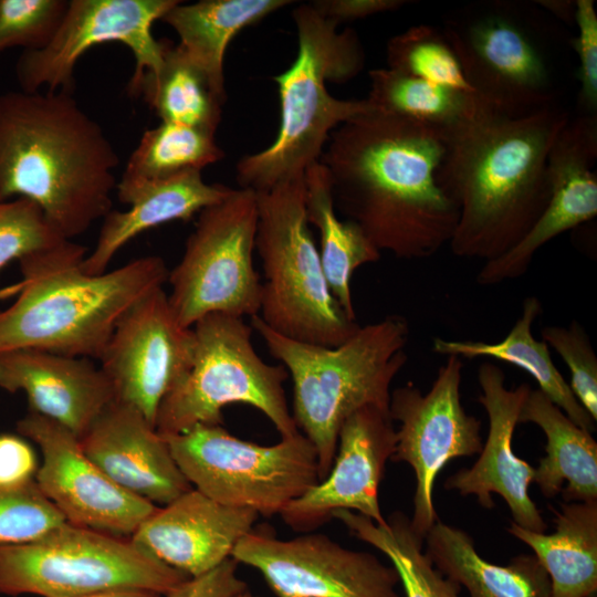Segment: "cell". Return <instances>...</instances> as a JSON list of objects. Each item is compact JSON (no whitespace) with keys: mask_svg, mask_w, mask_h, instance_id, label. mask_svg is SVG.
<instances>
[{"mask_svg":"<svg viewBox=\"0 0 597 597\" xmlns=\"http://www.w3.org/2000/svg\"><path fill=\"white\" fill-rule=\"evenodd\" d=\"M443 151V130L370 106L332 132L320 163L336 212L380 252L419 260L449 244L458 223L437 181Z\"/></svg>","mask_w":597,"mask_h":597,"instance_id":"obj_1","label":"cell"},{"mask_svg":"<svg viewBox=\"0 0 597 597\" xmlns=\"http://www.w3.org/2000/svg\"><path fill=\"white\" fill-rule=\"evenodd\" d=\"M569 118L558 104L512 113L479 98L443 130L436 176L459 213L454 255L488 262L530 231L549 200L548 156Z\"/></svg>","mask_w":597,"mask_h":597,"instance_id":"obj_2","label":"cell"},{"mask_svg":"<svg viewBox=\"0 0 597 597\" xmlns=\"http://www.w3.org/2000/svg\"><path fill=\"white\" fill-rule=\"evenodd\" d=\"M118 163L104 129L73 94L0 95V199L31 200L63 239L113 209Z\"/></svg>","mask_w":597,"mask_h":597,"instance_id":"obj_3","label":"cell"},{"mask_svg":"<svg viewBox=\"0 0 597 597\" xmlns=\"http://www.w3.org/2000/svg\"><path fill=\"white\" fill-rule=\"evenodd\" d=\"M87 249L73 240L19 261L21 279L0 289V354L36 349L98 359L122 316L149 292L164 287L169 270L157 255L115 270L82 269Z\"/></svg>","mask_w":597,"mask_h":597,"instance_id":"obj_4","label":"cell"},{"mask_svg":"<svg viewBox=\"0 0 597 597\" xmlns=\"http://www.w3.org/2000/svg\"><path fill=\"white\" fill-rule=\"evenodd\" d=\"M292 13L297 54L286 71L273 77L280 97L277 135L269 147L243 156L235 165L240 188L256 193L303 176L320 161L332 132L370 108L366 98H336L326 86L327 81L348 82L364 69L365 52L357 33L338 31L339 24L310 2Z\"/></svg>","mask_w":597,"mask_h":597,"instance_id":"obj_5","label":"cell"},{"mask_svg":"<svg viewBox=\"0 0 597 597\" xmlns=\"http://www.w3.org/2000/svg\"><path fill=\"white\" fill-rule=\"evenodd\" d=\"M250 324L292 379V417L315 448L322 480L334 461L344 421L368 405L389 408L391 384L408 362L407 320L388 315L359 326L336 347L282 336L258 315Z\"/></svg>","mask_w":597,"mask_h":597,"instance_id":"obj_6","label":"cell"},{"mask_svg":"<svg viewBox=\"0 0 597 597\" xmlns=\"http://www.w3.org/2000/svg\"><path fill=\"white\" fill-rule=\"evenodd\" d=\"M261 260L259 317L282 336L336 347L360 325L333 297L305 211L304 175L256 193Z\"/></svg>","mask_w":597,"mask_h":597,"instance_id":"obj_7","label":"cell"},{"mask_svg":"<svg viewBox=\"0 0 597 597\" xmlns=\"http://www.w3.org/2000/svg\"><path fill=\"white\" fill-rule=\"evenodd\" d=\"M192 362L186 375L163 399L155 422L166 438L197 425H221L222 409L244 404L260 410L281 438L298 429L284 390L282 365L264 362L252 345V327L242 317L214 313L191 327Z\"/></svg>","mask_w":597,"mask_h":597,"instance_id":"obj_8","label":"cell"},{"mask_svg":"<svg viewBox=\"0 0 597 597\" xmlns=\"http://www.w3.org/2000/svg\"><path fill=\"white\" fill-rule=\"evenodd\" d=\"M543 10L532 2L483 1L446 19L442 31L482 101L512 113L557 104Z\"/></svg>","mask_w":597,"mask_h":597,"instance_id":"obj_9","label":"cell"},{"mask_svg":"<svg viewBox=\"0 0 597 597\" xmlns=\"http://www.w3.org/2000/svg\"><path fill=\"white\" fill-rule=\"evenodd\" d=\"M187 575L130 538L64 521L35 540L0 545V594L85 597L118 587L167 595Z\"/></svg>","mask_w":597,"mask_h":597,"instance_id":"obj_10","label":"cell"},{"mask_svg":"<svg viewBox=\"0 0 597 597\" xmlns=\"http://www.w3.org/2000/svg\"><path fill=\"white\" fill-rule=\"evenodd\" d=\"M165 439L193 489L259 515L280 514L321 481L315 448L301 432L261 446L232 436L221 425H197Z\"/></svg>","mask_w":597,"mask_h":597,"instance_id":"obj_11","label":"cell"},{"mask_svg":"<svg viewBox=\"0 0 597 597\" xmlns=\"http://www.w3.org/2000/svg\"><path fill=\"white\" fill-rule=\"evenodd\" d=\"M256 192L232 188L198 213L180 261L169 271L168 302L184 327L214 313L237 317L260 311L261 281L253 266Z\"/></svg>","mask_w":597,"mask_h":597,"instance_id":"obj_12","label":"cell"},{"mask_svg":"<svg viewBox=\"0 0 597 597\" xmlns=\"http://www.w3.org/2000/svg\"><path fill=\"white\" fill-rule=\"evenodd\" d=\"M178 0H69L67 11L50 43L36 51H22L15 63L21 91L73 94L74 71L92 46L118 42L135 59L127 94L139 96L145 75L156 73L163 63L164 42L151 33L155 21Z\"/></svg>","mask_w":597,"mask_h":597,"instance_id":"obj_13","label":"cell"},{"mask_svg":"<svg viewBox=\"0 0 597 597\" xmlns=\"http://www.w3.org/2000/svg\"><path fill=\"white\" fill-rule=\"evenodd\" d=\"M447 357L427 394L408 383L391 390L389 402L390 416L399 422L391 460L413 470L410 524L423 542L439 521L433 504L439 472L453 459L480 453L483 446L481 421L468 415L461 402L463 359Z\"/></svg>","mask_w":597,"mask_h":597,"instance_id":"obj_14","label":"cell"},{"mask_svg":"<svg viewBox=\"0 0 597 597\" xmlns=\"http://www.w3.org/2000/svg\"><path fill=\"white\" fill-rule=\"evenodd\" d=\"M231 557L256 569L277 597H400L391 565L324 534L279 540L253 528Z\"/></svg>","mask_w":597,"mask_h":597,"instance_id":"obj_15","label":"cell"},{"mask_svg":"<svg viewBox=\"0 0 597 597\" xmlns=\"http://www.w3.org/2000/svg\"><path fill=\"white\" fill-rule=\"evenodd\" d=\"M195 335L176 320L164 287L132 305L98 360L114 400L137 409L154 427L163 399L192 362Z\"/></svg>","mask_w":597,"mask_h":597,"instance_id":"obj_16","label":"cell"},{"mask_svg":"<svg viewBox=\"0 0 597 597\" xmlns=\"http://www.w3.org/2000/svg\"><path fill=\"white\" fill-rule=\"evenodd\" d=\"M17 431L39 447L42 462L34 480L66 522L132 536L158 507L117 485L60 423L29 411L17 422Z\"/></svg>","mask_w":597,"mask_h":597,"instance_id":"obj_17","label":"cell"},{"mask_svg":"<svg viewBox=\"0 0 597 597\" xmlns=\"http://www.w3.org/2000/svg\"><path fill=\"white\" fill-rule=\"evenodd\" d=\"M394 422L389 408L376 405L352 413L341 427L329 471L284 507L280 513L284 523L296 532H312L336 512L352 511L384 525L379 488L395 452Z\"/></svg>","mask_w":597,"mask_h":597,"instance_id":"obj_18","label":"cell"},{"mask_svg":"<svg viewBox=\"0 0 597 597\" xmlns=\"http://www.w3.org/2000/svg\"><path fill=\"white\" fill-rule=\"evenodd\" d=\"M597 114L569 118L548 156L549 200L530 231L501 256L484 262L481 285L514 280L528 270L544 244L597 214Z\"/></svg>","mask_w":597,"mask_h":597,"instance_id":"obj_19","label":"cell"},{"mask_svg":"<svg viewBox=\"0 0 597 597\" xmlns=\"http://www.w3.org/2000/svg\"><path fill=\"white\" fill-rule=\"evenodd\" d=\"M481 395L478 400L489 418V432L478 460L468 469L450 475L444 488L461 495H473L478 503L492 509V494L507 504L512 521L533 532L544 533L546 523L528 494L535 468L517 457L512 447L522 407L531 391L527 384L507 388L503 370L484 362L478 370Z\"/></svg>","mask_w":597,"mask_h":597,"instance_id":"obj_20","label":"cell"},{"mask_svg":"<svg viewBox=\"0 0 597 597\" xmlns=\"http://www.w3.org/2000/svg\"><path fill=\"white\" fill-rule=\"evenodd\" d=\"M258 517L252 510L221 504L191 488L158 506L130 540L168 566L196 577L230 558Z\"/></svg>","mask_w":597,"mask_h":597,"instance_id":"obj_21","label":"cell"},{"mask_svg":"<svg viewBox=\"0 0 597 597\" xmlns=\"http://www.w3.org/2000/svg\"><path fill=\"white\" fill-rule=\"evenodd\" d=\"M86 455L117 485L157 505L192 486L168 442L135 408L113 400L80 438Z\"/></svg>","mask_w":597,"mask_h":597,"instance_id":"obj_22","label":"cell"},{"mask_svg":"<svg viewBox=\"0 0 597 597\" xmlns=\"http://www.w3.org/2000/svg\"><path fill=\"white\" fill-rule=\"evenodd\" d=\"M0 388L22 391L30 411L69 429L78 439L114 400L94 360L36 349L0 354Z\"/></svg>","mask_w":597,"mask_h":597,"instance_id":"obj_23","label":"cell"},{"mask_svg":"<svg viewBox=\"0 0 597 597\" xmlns=\"http://www.w3.org/2000/svg\"><path fill=\"white\" fill-rule=\"evenodd\" d=\"M231 189L207 184L201 171L158 180L117 181V198L129 208L112 209L103 218L96 244L83 260L82 269L90 274L106 272L117 251L135 237L169 221L189 220L223 199Z\"/></svg>","mask_w":597,"mask_h":597,"instance_id":"obj_24","label":"cell"},{"mask_svg":"<svg viewBox=\"0 0 597 597\" xmlns=\"http://www.w3.org/2000/svg\"><path fill=\"white\" fill-rule=\"evenodd\" d=\"M534 423L546 437V455L535 468L534 482L565 503L597 501V442L538 389H531L519 423Z\"/></svg>","mask_w":597,"mask_h":597,"instance_id":"obj_25","label":"cell"},{"mask_svg":"<svg viewBox=\"0 0 597 597\" xmlns=\"http://www.w3.org/2000/svg\"><path fill=\"white\" fill-rule=\"evenodd\" d=\"M423 546L434 567L470 597H552L549 577L534 554H520L506 565L490 563L467 532L440 521Z\"/></svg>","mask_w":597,"mask_h":597,"instance_id":"obj_26","label":"cell"},{"mask_svg":"<svg viewBox=\"0 0 597 597\" xmlns=\"http://www.w3.org/2000/svg\"><path fill=\"white\" fill-rule=\"evenodd\" d=\"M551 534L511 522L507 532L533 551L551 580L552 597L597 593V501L562 503Z\"/></svg>","mask_w":597,"mask_h":597,"instance_id":"obj_27","label":"cell"},{"mask_svg":"<svg viewBox=\"0 0 597 597\" xmlns=\"http://www.w3.org/2000/svg\"><path fill=\"white\" fill-rule=\"evenodd\" d=\"M292 3L289 0H200L179 1L160 19L171 27L178 45L207 75L217 95L227 101L223 59L231 40L274 11Z\"/></svg>","mask_w":597,"mask_h":597,"instance_id":"obj_28","label":"cell"},{"mask_svg":"<svg viewBox=\"0 0 597 597\" xmlns=\"http://www.w3.org/2000/svg\"><path fill=\"white\" fill-rule=\"evenodd\" d=\"M542 314V304L535 296L524 300L522 312L507 335L498 343L481 341H452L433 338L432 352L461 359L494 358L525 370L541 390L580 428L593 432L596 421L579 404L569 384L554 365L549 347L533 336L532 326Z\"/></svg>","mask_w":597,"mask_h":597,"instance_id":"obj_29","label":"cell"},{"mask_svg":"<svg viewBox=\"0 0 597 597\" xmlns=\"http://www.w3.org/2000/svg\"><path fill=\"white\" fill-rule=\"evenodd\" d=\"M304 190L306 218L320 233V256L331 293L345 315L356 321L352 277L359 266L378 261L381 252L359 227L337 216L329 175L320 161L304 171Z\"/></svg>","mask_w":597,"mask_h":597,"instance_id":"obj_30","label":"cell"},{"mask_svg":"<svg viewBox=\"0 0 597 597\" xmlns=\"http://www.w3.org/2000/svg\"><path fill=\"white\" fill-rule=\"evenodd\" d=\"M163 42V63L156 73L144 76L139 95H144L161 122L216 134L226 101L178 44L167 39Z\"/></svg>","mask_w":597,"mask_h":597,"instance_id":"obj_31","label":"cell"},{"mask_svg":"<svg viewBox=\"0 0 597 597\" xmlns=\"http://www.w3.org/2000/svg\"><path fill=\"white\" fill-rule=\"evenodd\" d=\"M333 519L389 559L405 597H460V586L434 567L423 552V541L411 527L410 517L402 512H394L384 525L352 511H338Z\"/></svg>","mask_w":597,"mask_h":597,"instance_id":"obj_32","label":"cell"},{"mask_svg":"<svg viewBox=\"0 0 597 597\" xmlns=\"http://www.w3.org/2000/svg\"><path fill=\"white\" fill-rule=\"evenodd\" d=\"M371 108L446 130L461 122L479 97L389 67L369 71Z\"/></svg>","mask_w":597,"mask_h":597,"instance_id":"obj_33","label":"cell"},{"mask_svg":"<svg viewBox=\"0 0 597 597\" xmlns=\"http://www.w3.org/2000/svg\"><path fill=\"white\" fill-rule=\"evenodd\" d=\"M224 157L214 134L192 126L161 122L146 129L119 180L136 182L201 171Z\"/></svg>","mask_w":597,"mask_h":597,"instance_id":"obj_34","label":"cell"},{"mask_svg":"<svg viewBox=\"0 0 597 597\" xmlns=\"http://www.w3.org/2000/svg\"><path fill=\"white\" fill-rule=\"evenodd\" d=\"M386 56L391 70L474 94L442 29L425 23L412 25L388 40Z\"/></svg>","mask_w":597,"mask_h":597,"instance_id":"obj_35","label":"cell"},{"mask_svg":"<svg viewBox=\"0 0 597 597\" xmlns=\"http://www.w3.org/2000/svg\"><path fill=\"white\" fill-rule=\"evenodd\" d=\"M69 0H0V52L45 48L57 31Z\"/></svg>","mask_w":597,"mask_h":597,"instance_id":"obj_36","label":"cell"},{"mask_svg":"<svg viewBox=\"0 0 597 597\" xmlns=\"http://www.w3.org/2000/svg\"><path fill=\"white\" fill-rule=\"evenodd\" d=\"M64 521L35 480L0 486V545L35 540Z\"/></svg>","mask_w":597,"mask_h":597,"instance_id":"obj_37","label":"cell"},{"mask_svg":"<svg viewBox=\"0 0 597 597\" xmlns=\"http://www.w3.org/2000/svg\"><path fill=\"white\" fill-rule=\"evenodd\" d=\"M63 239L31 200L0 199V272L10 262L50 249Z\"/></svg>","mask_w":597,"mask_h":597,"instance_id":"obj_38","label":"cell"},{"mask_svg":"<svg viewBox=\"0 0 597 597\" xmlns=\"http://www.w3.org/2000/svg\"><path fill=\"white\" fill-rule=\"evenodd\" d=\"M542 341L555 349L567 365L573 394L597 421V357L584 326L577 321L567 327L545 326Z\"/></svg>","mask_w":597,"mask_h":597,"instance_id":"obj_39","label":"cell"},{"mask_svg":"<svg viewBox=\"0 0 597 597\" xmlns=\"http://www.w3.org/2000/svg\"><path fill=\"white\" fill-rule=\"evenodd\" d=\"M577 34L569 44L578 57L580 114H597V13L593 0H576Z\"/></svg>","mask_w":597,"mask_h":597,"instance_id":"obj_40","label":"cell"},{"mask_svg":"<svg viewBox=\"0 0 597 597\" xmlns=\"http://www.w3.org/2000/svg\"><path fill=\"white\" fill-rule=\"evenodd\" d=\"M237 570L238 563L230 557L213 569L188 578L164 597H235L248 589Z\"/></svg>","mask_w":597,"mask_h":597,"instance_id":"obj_41","label":"cell"},{"mask_svg":"<svg viewBox=\"0 0 597 597\" xmlns=\"http://www.w3.org/2000/svg\"><path fill=\"white\" fill-rule=\"evenodd\" d=\"M36 458L23 437L0 433V486H17L34 480Z\"/></svg>","mask_w":597,"mask_h":597,"instance_id":"obj_42","label":"cell"},{"mask_svg":"<svg viewBox=\"0 0 597 597\" xmlns=\"http://www.w3.org/2000/svg\"><path fill=\"white\" fill-rule=\"evenodd\" d=\"M310 3L320 14L339 24L345 21H354L383 12L395 11L409 3V1L317 0Z\"/></svg>","mask_w":597,"mask_h":597,"instance_id":"obj_43","label":"cell"},{"mask_svg":"<svg viewBox=\"0 0 597 597\" xmlns=\"http://www.w3.org/2000/svg\"><path fill=\"white\" fill-rule=\"evenodd\" d=\"M534 2L554 19L567 25H575L576 0H536Z\"/></svg>","mask_w":597,"mask_h":597,"instance_id":"obj_44","label":"cell"},{"mask_svg":"<svg viewBox=\"0 0 597 597\" xmlns=\"http://www.w3.org/2000/svg\"><path fill=\"white\" fill-rule=\"evenodd\" d=\"M85 597H164V595L143 588L118 587L103 590Z\"/></svg>","mask_w":597,"mask_h":597,"instance_id":"obj_45","label":"cell"},{"mask_svg":"<svg viewBox=\"0 0 597 597\" xmlns=\"http://www.w3.org/2000/svg\"><path fill=\"white\" fill-rule=\"evenodd\" d=\"M235 597H258V596L253 595L249 589H247Z\"/></svg>","mask_w":597,"mask_h":597,"instance_id":"obj_46","label":"cell"}]
</instances>
